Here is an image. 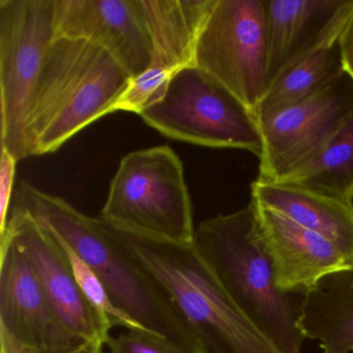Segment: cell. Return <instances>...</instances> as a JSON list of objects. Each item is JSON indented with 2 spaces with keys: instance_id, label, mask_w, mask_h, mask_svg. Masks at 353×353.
<instances>
[{
  "instance_id": "obj_19",
  "label": "cell",
  "mask_w": 353,
  "mask_h": 353,
  "mask_svg": "<svg viewBox=\"0 0 353 353\" xmlns=\"http://www.w3.org/2000/svg\"><path fill=\"white\" fill-rule=\"evenodd\" d=\"M279 183L353 203V111L313 158Z\"/></svg>"
},
{
  "instance_id": "obj_13",
  "label": "cell",
  "mask_w": 353,
  "mask_h": 353,
  "mask_svg": "<svg viewBox=\"0 0 353 353\" xmlns=\"http://www.w3.org/2000/svg\"><path fill=\"white\" fill-rule=\"evenodd\" d=\"M252 200L279 290L305 293L328 272L348 265L330 241Z\"/></svg>"
},
{
  "instance_id": "obj_20",
  "label": "cell",
  "mask_w": 353,
  "mask_h": 353,
  "mask_svg": "<svg viewBox=\"0 0 353 353\" xmlns=\"http://www.w3.org/2000/svg\"><path fill=\"white\" fill-rule=\"evenodd\" d=\"M57 241L61 243L67 253L74 276H75L76 281H77L82 292L90 301V303L108 319L112 327L113 326H123L127 330H143L137 322L134 321L129 316L125 315L113 305L104 285L102 284L100 279L94 274L90 265L71 248L68 247L65 243H61L59 239Z\"/></svg>"
},
{
  "instance_id": "obj_7",
  "label": "cell",
  "mask_w": 353,
  "mask_h": 353,
  "mask_svg": "<svg viewBox=\"0 0 353 353\" xmlns=\"http://www.w3.org/2000/svg\"><path fill=\"white\" fill-rule=\"evenodd\" d=\"M54 39L55 0H0V142L17 161L28 158L26 119Z\"/></svg>"
},
{
  "instance_id": "obj_12",
  "label": "cell",
  "mask_w": 353,
  "mask_h": 353,
  "mask_svg": "<svg viewBox=\"0 0 353 353\" xmlns=\"http://www.w3.org/2000/svg\"><path fill=\"white\" fill-rule=\"evenodd\" d=\"M0 330L30 348L65 350L88 342L61 323L28 258L9 237L0 239Z\"/></svg>"
},
{
  "instance_id": "obj_14",
  "label": "cell",
  "mask_w": 353,
  "mask_h": 353,
  "mask_svg": "<svg viewBox=\"0 0 353 353\" xmlns=\"http://www.w3.org/2000/svg\"><path fill=\"white\" fill-rule=\"evenodd\" d=\"M352 11L353 0H265L268 88Z\"/></svg>"
},
{
  "instance_id": "obj_2",
  "label": "cell",
  "mask_w": 353,
  "mask_h": 353,
  "mask_svg": "<svg viewBox=\"0 0 353 353\" xmlns=\"http://www.w3.org/2000/svg\"><path fill=\"white\" fill-rule=\"evenodd\" d=\"M11 208L30 214L75 251L100 279L117 310L183 352L196 353L164 291L125 253L100 218H90L63 198L26 181L18 185Z\"/></svg>"
},
{
  "instance_id": "obj_25",
  "label": "cell",
  "mask_w": 353,
  "mask_h": 353,
  "mask_svg": "<svg viewBox=\"0 0 353 353\" xmlns=\"http://www.w3.org/2000/svg\"><path fill=\"white\" fill-rule=\"evenodd\" d=\"M339 42L342 54L343 69L353 80V11L343 26Z\"/></svg>"
},
{
  "instance_id": "obj_22",
  "label": "cell",
  "mask_w": 353,
  "mask_h": 353,
  "mask_svg": "<svg viewBox=\"0 0 353 353\" xmlns=\"http://www.w3.org/2000/svg\"><path fill=\"white\" fill-rule=\"evenodd\" d=\"M105 344L111 353H185L162 336L143 330H128L109 336Z\"/></svg>"
},
{
  "instance_id": "obj_4",
  "label": "cell",
  "mask_w": 353,
  "mask_h": 353,
  "mask_svg": "<svg viewBox=\"0 0 353 353\" xmlns=\"http://www.w3.org/2000/svg\"><path fill=\"white\" fill-rule=\"evenodd\" d=\"M131 76L107 51L55 38L47 49L26 123L28 158L52 154L114 106Z\"/></svg>"
},
{
  "instance_id": "obj_17",
  "label": "cell",
  "mask_w": 353,
  "mask_h": 353,
  "mask_svg": "<svg viewBox=\"0 0 353 353\" xmlns=\"http://www.w3.org/2000/svg\"><path fill=\"white\" fill-rule=\"evenodd\" d=\"M216 0H140L152 45L150 65L179 71L195 65L200 32Z\"/></svg>"
},
{
  "instance_id": "obj_6",
  "label": "cell",
  "mask_w": 353,
  "mask_h": 353,
  "mask_svg": "<svg viewBox=\"0 0 353 353\" xmlns=\"http://www.w3.org/2000/svg\"><path fill=\"white\" fill-rule=\"evenodd\" d=\"M139 117L162 135L196 145L247 150L259 158L262 138L253 112L197 65L179 70L160 100Z\"/></svg>"
},
{
  "instance_id": "obj_23",
  "label": "cell",
  "mask_w": 353,
  "mask_h": 353,
  "mask_svg": "<svg viewBox=\"0 0 353 353\" xmlns=\"http://www.w3.org/2000/svg\"><path fill=\"white\" fill-rule=\"evenodd\" d=\"M17 159L8 150H1L0 157V236L5 233L11 210L12 193L15 183Z\"/></svg>"
},
{
  "instance_id": "obj_9",
  "label": "cell",
  "mask_w": 353,
  "mask_h": 353,
  "mask_svg": "<svg viewBox=\"0 0 353 353\" xmlns=\"http://www.w3.org/2000/svg\"><path fill=\"white\" fill-rule=\"evenodd\" d=\"M353 111V80L343 73L317 94L258 121L259 181L279 183L313 158Z\"/></svg>"
},
{
  "instance_id": "obj_24",
  "label": "cell",
  "mask_w": 353,
  "mask_h": 353,
  "mask_svg": "<svg viewBox=\"0 0 353 353\" xmlns=\"http://www.w3.org/2000/svg\"><path fill=\"white\" fill-rule=\"evenodd\" d=\"M103 345L104 343L100 341H88L77 348L65 350L30 348L19 344L9 334L0 330V353H102Z\"/></svg>"
},
{
  "instance_id": "obj_1",
  "label": "cell",
  "mask_w": 353,
  "mask_h": 353,
  "mask_svg": "<svg viewBox=\"0 0 353 353\" xmlns=\"http://www.w3.org/2000/svg\"><path fill=\"white\" fill-rule=\"evenodd\" d=\"M101 221L164 291L196 353H282L229 296L193 241L154 239Z\"/></svg>"
},
{
  "instance_id": "obj_15",
  "label": "cell",
  "mask_w": 353,
  "mask_h": 353,
  "mask_svg": "<svg viewBox=\"0 0 353 353\" xmlns=\"http://www.w3.org/2000/svg\"><path fill=\"white\" fill-rule=\"evenodd\" d=\"M252 199L330 241L353 265V203L282 183L256 179Z\"/></svg>"
},
{
  "instance_id": "obj_16",
  "label": "cell",
  "mask_w": 353,
  "mask_h": 353,
  "mask_svg": "<svg viewBox=\"0 0 353 353\" xmlns=\"http://www.w3.org/2000/svg\"><path fill=\"white\" fill-rule=\"evenodd\" d=\"M299 327L323 353L353 351V265L328 272L305 291Z\"/></svg>"
},
{
  "instance_id": "obj_21",
  "label": "cell",
  "mask_w": 353,
  "mask_h": 353,
  "mask_svg": "<svg viewBox=\"0 0 353 353\" xmlns=\"http://www.w3.org/2000/svg\"><path fill=\"white\" fill-rule=\"evenodd\" d=\"M179 71L150 65L143 73L131 78L125 92L114 106L115 111L140 114L141 111L160 100L169 82Z\"/></svg>"
},
{
  "instance_id": "obj_10",
  "label": "cell",
  "mask_w": 353,
  "mask_h": 353,
  "mask_svg": "<svg viewBox=\"0 0 353 353\" xmlns=\"http://www.w3.org/2000/svg\"><path fill=\"white\" fill-rule=\"evenodd\" d=\"M9 237L28 258L41 287L61 323L86 341L106 343L110 322L90 303L74 276L69 258L57 237L21 210H10Z\"/></svg>"
},
{
  "instance_id": "obj_3",
  "label": "cell",
  "mask_w": 353,
  "mask_h": 353,
  "mask_svg": "<svg viewBox=\"0 0 353 353\" xmlns=\"http://www.w3.org/2000/svg\"><path fill=\"white\" fill-rule=\"evenodd\" d=\"M195 245L229 296L282 353H303L299 327L305 293L283 292L260 233L253 200L195 229Z\"/></svg>"
},
{
  "instance_id": "obj_5",
  "label": "cell",
  "mask_w": 353,
  "mask_h": 353,
  "mask_svg": "<svg viewBox=\"0 0 353 353\" xmlns=\"http://www.w3.org/2000/svg\"><path fill=\"white\" fill-rule=\"evenodd\" d=\"M99 218L130 232L192 243L193 208L183 163L168 145L121 159Z\"/></svg>"
},
{
  "instance_id": "obj_18",
  "label": "cell",
  "mask_w": 353,
  "mask_h": 353,
  "mask_svg": "<svg viewBox=\"0 0 353 353\" xmlns=\"http://www.w3.org/2000/svg\"><path fill=\"white\" fill-rule=\"evenodd\" d=\"M348 17L268 85L253 111L257 123L314 96L344 73L339 37Z\"/></svg>"
},
{
  "instance_id": "obj_11",
  "label": "cell",
  "mask_w": 353,
  "mask_h": 353,
  "mask_svg": "<svg viewBox=\"0 0 353 353\" xmlns=\"http://www.w3.org/2000/svg\"><path fill=\"white\" fill-rule=\"evenodd\" d=\"M55 38L84 40L109 53L132 78L152 61L140 0H55Z\"/></svg>"
},
{
  "instance_id": "obj_8",
  "label": "cell",
  "mask_w": 353,
  "mask_h": 353,
  "mask_svg": "<svg viewBox=\"0 0 353 353\" xmlns=\"http://www.w3.org/2000/svg\"><path fill=\"white\" fill-rule=\"evenodd\" d=\"M195 65L253 112L268 88L265 0H216L198 38Z\"/></svg>"
}]
</instances>
